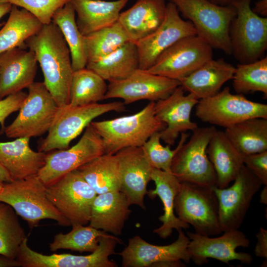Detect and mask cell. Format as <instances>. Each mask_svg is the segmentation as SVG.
<instances>
[{
	"instance_id": "cell-1",
	"label": "cell",
	"mask_w": 267,
	"mask_h": 267,
	"mask_svg": "<svg viewBox=\"0 0 267 267\" xmlns=\"http://www.w3.org/2000/svg\"><path fill=\"white\" fill-rule=\"evenodd\" d=\"M25 44L35 53L44 74V83L58 106L69 104L74 71L70 49L58 27L52 21L43 25Z\"/></svg>"
},
{
	"instance_id": "cell-2",
	"label": "cell",
	"mask_w": 267,
	"mask_h": 267,
	"mask_svg": "<svg viewBox=\"0 0 267 267\" xmlns=\"http://www.w3.org/2000/svg\"><path fill=\"white\" fill-rule=\"evenodd\" d=\"M155 105V102L150 101L133 115L91 122L102 139L105 154H115L124 148L141 147L153 134L164 130L166 124L156 116Z\"/></svg>"
},
{
	"instance_id": "cell-3",
	"label": "cell",
	"mask_w": 267,
	"mask_h": 267,
	"mask_svg": "<svg viewBox=\"0 0 267 267\" xmlns=\"http://www.w3.org/2000/svg\"><path fill=\"white\" fill-rule=\"evenodd\" d=\"M0 201L10 205L30 228L44 219L54 220L63 226L71 225L49 200L46 186L37 175L3 183Z\"/></svg>"
},
{
	"instance_id": "cell-4",
	"label": "cell",
	"mask_w": 267,
	"mask_h": 267,
	"mask_svg": "<svg viewBox=\"0 0 267 267\" xmlns=\"http://www.w3.org/2000/svg\"><path fill=\"white\" fill-rule=\"evenodd\" d=\"M194 26L196 35L213 48L231 55L229 28L236 15L232 5L221 6L208 0H169Z\"/></svg>"
},
{
	"instance_id": "cell-5",
	"label": "cell",
	"mask_w": 267,
	"mask_h": 267,
	"mask_svg": "<svg viewBox=\"0 0 267 267\" xmlns=\"http://www.w3.org/2000/svg\"><path fill=\"white\" fill-rule=\"evenodd\" d=\"M125 109L124 103L119 101L58 107L47 134L41 141L38 151L47 153L67 149L71 141L94 119L109 112H121Z\"/></svg>"
},
{
	"instance_id": "cell-6",
	"label": "cell",
	"mask_w": 267,
	"mask_h": 267,
	"mask_svg": "<svg viewBox=\"0 0 267 267\" xmlns=\"http://www.w3.org/2000/svg\"><path fill=\"white\" fill-rule=\"evenodd\" d=\"M212 187L181 182L175 200L177 217L192 226L196 233L208 236L222 232L218 202Z\"/></svg>"
},
{
	"instance_id": "cell-7",
	"label": "cell",
	"mask_w": 267,
	"mask_h": 267,
	"mask_svg": "<svg viewBox=\"0 0 267 267\" xmlns=\"http://www.w3.org/2000/svg\"><path fill=\"white\" fill-rule=\"evenodd\" d=\"M252 0H236V15L229 28L231 54L240 63L256 61L267 48V18L252 9Z\"/></svg>"
},
{
	"instance_id": "cell-8",
	"label": "cell",
	"mask_w": 267,
	"mask_h": 267,
	"mask_svg": "<svg viewBox=\"0 0 267 267\" xmlns=\"http://www.w3.org/2000/svg\"><path fill=\"white\" fill-rule=\"evenodd\" d=\"M216 130L214 126L198 127L177 151L171 170L180 182L216 186V172L207 153L208 145Z\"/></svg>"
},
{
	"instance_id": "cell-9",
	"label": "cell",
	"mask_w": 267,
	"mask_h": 267,
	"mask_svg": "<svg viewBox=\"0 0 267 267\" xmlns=\"http://www.w3.org/2000/svg\"><path fill=\"white\" fill-rule=\"evenodd\" d=\"M13 121L3 133L8 138H31L47 133L58 106L44 82H34Z\"/></svg>"
},
{
	"instance_id": "cell-10",
	"label": "cell",
	"mask_w": 267,
	"mask_h": 267,
	"mask_svg": "<svg viewBox=\"0 0 267 267\" xmlns=\"http://www.w3.org/2000/svg\"><path fill=\"white\" fill-rule=\"evenodd\" d=\"M195 115L203 122L225 129L247 119H267V105L233 94L225 87L216 94L199 100Z\"/></svg>"
},
{
	"instance_id": "cell-11",
	"label": "cell",
	"mask_w": 267,
	"mask_h": 267,
	"mask_svg": "<svg viewBox=\"0 0 267 267\" xmlns=\"http://www.w3.org/2000/svg\"><path fill=\"white\" fill-rule=\"evenodd\" d=\"M46 192L49 200L71 226L89 223L92 202L97 194L78 170L46 186Z\"/></svg>"
},
{
	"instance_id": "cell-12",
	"label": "cell",
	"mask_w": 267,
	"mask_h": 267,
	"mask_svg": "<svg viewBox=\"0 0 267 267\" xmlns=\"http://www.w3.org/2000/svg\"><path fill=\"white\" fill-rule=\"evenodd\" d=\"M104 154L102 139L90 124L78 142L71 148L46 153L44 164L37 176L47 186Z\"/></svg>"
},
{
	"instance_id": "cell-13",
	"label": "cell",
	"mask_w": 267,
	"mask_h": 267,
	"mask_svg": "<svg viewBox=\"0 0 267 267\" xmlns=\"http://www.w3.org/2000/svg\"><path fill=\"white\" fill-rule=\"evenodd\" d=\"M213 48L197 35L184 37L162 52L146 71L178 80L213 58Z\"/></svg>"
},
{
	"instance_id": "cell-14",
	"label": "cell",
	"mask_w": 267,
	"mask_h": 267,
	"mask_svg": "<svg viewBox=\"0 0 267 267\" xmlns=\"http://www.w3.org/2000/svg\"><path fill=\"white\" fill-rule=\"evenodd\" d=\"M122 243L116 236L108 233L101 237L98 248L89 255H47L32 249L27 237L20 245L16 260L23 267H116L117 264L109 257L115 253L116 245Z\"/></svg>"
},
{
	"instance_id": "cell-15",
	"label": "cell",
	"mask_w": 267,
	"mask_h": 267,
	"mask_svg": "<svg viewBox=\"0 0 267 267\" xmlns=\"http://www.w3.org/2000/svg\"><path fill=\"white\" fill-rule=\"evenodd\" d=\"M177 240L167 245L149 243L139 235L129 239L128 244L119 253L123 267H181L182 261L188 263L189 239L182 229Z\"/></svg>"
},
{
	"instance_id": "cell-16",
	"label": "cell",
	"mask_w": 267,
	"mask_h": 267,
	"mask_svg": "<svg viewBox=\"0 0 267 267\" xmlns=\"http://www.w3.org/2000/svg\"><path fill=\"white\" fill-rule=\"evenodd\" d=\"M229 187L212 188L218 202L222 232L239 229L255 194L263 185L244 165Z\"/></svg>"
},
{
	"instance_id": "cell-17",
	"label": "cell",
	"mask_w": 267,
	"mask_h": 267,
	"mask_svg": "<svg viewBox=\"0 0 267 267\" xmlns=\"http://www.w3.org/2000/svg\"><path fill=\"white\" fill-rule=\"evenodd\" d=\"M221 236L211 237L196 232H187L189 239L187 250L190 258L195 264L203 265L209 258L215 259L229 264L231 261L237 260L250 265L253 261L251 255L238 252V247H248L250 241L246 235L239 229L223 232Z\"/></svg>"
},
{
	"instance_id": "cell-18",
	"label": "cell",
	"mask_w": 267,
	"mask_h": 267,
	"mask_svg": "<svg viewBox=\"0 0 267 267\" xmlns=\"http://www.w3.org/2000/svg\"><path fill=\"white\" fill-rule=\"evenodd\" d=\"M176 5L167 3L166 15L161 25L152 33L135 43L139 57V69L147 70L159 56L180 39L196 35L193 24L183 20Z\"/></svg>"
},
{
	"instance_id": "cell-19",
	"label": "cell",
	"mask_w": 267,
	"mask_h": 267,
	"mask_svg": "<svg viewBox=\"0 0 267 267\" xmlns=\"http://www.w3.org/2000/svg\"><path fill=\"white\" fill-rule=\"evenodd\" d=\"M179 86L178 80L138 69L126 79L109 82L104 99L121 98L125 105L140 100L156 102Z\"/></svg>"
},
{
	"instance_id": "cell-20",
	"label": "cell",
	"mask_w": 267,
	"mask_h": 267,
	"mask_svg": "<svg viewBox=\"0 0 267 267\" xmlns=\"http://www.w3.org/2000/svg\"><path fill=\"white\" fill-rule=\"evenodd\" d=\"M181 86L177 87L168 97L155 102V112L157 117L166 124L159 132L161 140L173 145L182 133L193 131L198 126L191 120L193 108L198 102L193 94H185Z\"/></svg>"
},
{
	"instance_id": "cell-21",
	"label": "cell",
	"mask_w": 267,
	"mask_h": 267,
	"mask_svg": "<svg viewBox=\"0 0 267 267\" xmlns=\"http://www.w3.org/2000/svg\"><path fill=\"white\" fill-rule=\"evenodd\" d=\"M119 165L120 191L130 205L145 209L144 199L147 193V184L151 180L153 168L146 158L141 147L124 148L115 154Z\"/></svg>"
},
{
	"instance_id": "cell-22",
	"label": "cell",
	"mask_w": 267,
	"mask_h": 267,
	"mask_svg": "<svg viewBox=\"0 0 267 267\" xmlns=\"http://www.w3.org/2000/svg\"><path fill=\"white\" fill-rule=\"evenodd\" d=\"M38 61L35 53L21 47L0 54V100L28 88L34 82Z\"/></svg>"
},
{
	"instance_id": "cell-23",
	"label": "cell",
	"mask_w": 267,
	"mask_h": 267,
	"mask_svg": "<svg viewBox=\"0 0 267 267\" xmlns=\"http://www.w3.org/2000/svg\"><path fill=\"white\" fill-rule=\"evenodd\" d=\"M130 206L121 191L97 194L92 202L89 225L116 236L120 235L131 213Z\"/></svg>"
},
{
	"instance_id": "cell-24",
	"label": "cell",
	"mask_w": 267,
	"mask_h": 267,
	"mask_svg": "<svg viewBox=\"0 0 267 267\" xmlns=\"http://www.w3.org/2000/svg\"><path fill=\"white\" fill-rule=\"evenodd\" d=\"M166 6L165 0H137L131 8L120 13L118 21L130 41L136 43L161 25Z\"/></svg>"
},
{
	"instance_id": "cell-25",
	"label": "cell",
	"mask_w": 267,
	"mask_h": 267,
	"mask_svg": "<svg viewBox=\"0 0 267 267\" xmlns=\"http://www.w3.org/2000/svg\"><path fill=\"white\" fill-rule=\"evenodd\" d=\"M151 180L154 182L155 188L147 191L151 198L158 196L163 205L164 213L159 217L162 223L153 232L160 238L166 239L170 236L173 229H186L189 225L181 221L175 214V200L179 190L181 182L172 173L153 168Z\"/></svg>"
},
{
	"instance_id": "cell-26",
	"label": "cell",
	"mask_w": 267,
	"mask_h": 267,
	"mask_svg": "<svg viewBox=\"0 0 267 267\" xmlns=\"http://www.w3.org/2000/svg\"><path fill=\"white\" fill-rule=\"evenodd\" d=\"M235 70V67L223 58H212L178 81L185 91L200 100L218 93L226 82L232 80Z\"/></svg>"
},
{
	"instance_id": "cell-27",
	"label": "cell",
	"mask_w": 267,
	"mask_h": 267,
	"mask_svg": "<svg viewBox=\"0 0 267 267\" xmlns=\"http://www.w3.org/2000/svg\"><path fill=\"white\" fill-rule=\"evenodd\" d=\"M30 139L20 137L0 141V163L12 180L37 175L44 164L46 153L33 150Z\"/></svg>"
},
{
	"instance_id": "cell-28",
	"label": "cell",
	"mask_w": 267,
	"mask_h": 267,
	"mask_svg": "<svg viewBox=\"0 0 267 267\" xmlns=\"http://www.w3.org/2000/svg\"><path fill=\"white\" fill-rule=\"evenodd\" d=\"M207 153L216 172V186L220 188L228 186L244 165V156L224 131L216 130L208 145Z\"/></svg>"
},
{
	"instance_id": "cell-29",
	"label": "cell",
	"mask_w": 267,
	"mask_h": 267,
	"mask_svg": "<svg viewBox=\"0 0 267 267\" xmlns=\"http://www.w3.org/2000/svg\"><path fill=\"white\" fill-rule=\"evenodd\" d=\"M129 0H70L77 17L78 28L86 36L109 26L118 20Z\"/></svg>"
},
{
	"instance_id": "cell-30",
	"label": "cell",
	"mask_w": 267,
	"mask_h": 267,
	"mask_svg": "<svg viewBox=\"0 0 267 267\" xmlns=\"http://www.w3.org/2000/svg\"><path fill=\"white\" fill-rule=\"evenodd\" d=\"M86 68L109 82L126 79L139 69L136 44L129 41L101 59L88 63Z\"/></svg>"
},
{
	"instance_id": "cell-31",
	"label": "cell",
	"mask_w": 267,
	"mask_h": 267,
	"mask_svg": "<svg viewBox=\"0 0 267 267\" xmlns=\"http://www.w3.org/2000/svg\"><path fill=\"white\" fill-rule=\"evenodd\" d=\"M77 170L97 194L120 191V172L115 154H104Z\"/></svg>"
},
{
	"instance_id": "cell-32",
	"label": "cell",
	"mask_w": 267,
	"mask_h": 267,
	"mask_svg": "<svg viewBox=\"0 0 267 267\" xmlns=\"http://www.w3.org/2000/svg\"><path fill=\"white\" fill-rule=\"evenodd\" d=\"M224 132L243 156L267 151V119H247L225 128Z\"/></svg>"
},
{
	"instance_id": "cell-33",
	"label": "cell",
	"mask_w": 267,
	"mask_h": 267,
	"mask_svg": "<svg viewBox=\"0 0 267 267\" xmlns=\"http://www.w3.org/2000/svg\"><path fill=\"white\" fill-rule=\"evenodd\" d=\"M42 26L30 12L12 5L8 18L0 30V54L21 47L26 40L37 33Z\"/></svg>"
},
{
	"instance_id": "cell-34",
	"label": "cell",
	"mask_w": 267,
	"mask_h": 267,
	"mask_svg": "<svg viewBox=\"0 0 267 267\" xmlns=\"http://www.w3.org/2000/svg\"><path fill=\"white\" fill-rule=\"evenodd\" d=\"M75 14L70 1L57 10L52 18V21L61 31L69 47L74 71L86 68L88 63L85 37L78 28Z\"/></svg>"
},
{
	"instance_id": "cell-35",
	"label": "cell",
	"mask_w": 267,
	"mask_h": 267,
	"mask_svg": "<svg viewBox=\"0 0 267 267\" xmlns=\"http://www.w3.org/2000/svg\"><path fill=\"white\" fill-rule=\"evenodd\" d=\"M108 85L102 77L93 71L84 68L74 71L70 89V103L81 106L98 103L105 99Z\"/></svg>"
},
{
	"instance_id": "cell-36",
	"label": "cell",
	"mask_w": 267,
	"mask_h": 267,
	"mask_svg": "<svg viewBox=\"0 0 267 267\" xmlns=\"http://www.w3.org/2000/svg\"><path fill=\"white\" fill-rule=\"evenodd\" d=\"M84 37L88 63L101 59L130 41L118 21Z\"/></svg>"
},
{
	"instance_id": "cell-37",
	"label": "cell",
	"mask_w": 267,
	"mask_h": 267,
	"mask_svg": "<svg viewBox=\"0 0 267 267\" xmlns=\"http://www.w3.org/2000/svg\"><path fill=\"white\" fill-rule=\"evenodd\" d=\"M72 226L69 232H60L54 236L49 244L50 251L64 249L91 253L98 248L101 237L108 234L89 225L74 224Z\"/></svg>"
},
{
	"instance_id": "cell-38",
	"label": "cell",
	"mask_w": 267,
	"mask_h": 267,
	"mask_svg": "<svg viewBox=\"0 0 267 267\" xmlns=\"http://www.w3.org/2000/svg\"><path fill=\"white\" fill-rule=\"evenodd\" d=\"M232 87L237 94L255 92L267 97V57L248 63H240L235 67L232 79Z\"/></svg>"
},
{
	"instance_id": "cell-39",
	"label": "cell",
	"mask_w": 267,
	"mask_h": 267,
	"mask_svg": "<svg viewBox=\"0 0 267 267\" xmlns=\"http://www.w3.org/2000/svg\"><path fill=\"white\" fill-rule=\"evenodd\" d=\"M27 237L15 211L0 201V255L16 260L20 245Z\"/></svg>"
},
{
	"instance_id": "cell-40",
	"label": "cell",
	"mask_w": 267,
	"mask_h": 267,
	"mask_svg": "<svg viewBox=\"0 0 267 267\" xmlns=\"http://www.w3.org/2000/svg\"><path fill=\"white\" fill-rule=\"evenodd\" d=\"M180 139L175 149L171 146H163L161 143L159 132L153 134L141 146L143 153L151 166L154 169L171 172L173 158L180 146L187 140L189 135L185 132L180 134Z\"/></svg>"
},
{
	"instance_id": "cell-41",
	"label": "cell",
	"mask_w": 267,
	"mask_h": 267,
	"mask_svg": "<svg viewBox=\"0 0 267 267\" xmlns=\"http://www.w3.org/2000/svg\"><path fill=\"white\" fill-rule=\"evenodd\" d=\"M12 5L24 8L35 16L43 25L52 22L55 12L70 0H7Z\"/></svg>"
},
{
	"instance_id": "cell-42",
	"label": "cell",
	"mask_w": 267,
	"mask_h": 267,
	"mask_svg": "<svg viewBox=\"0 0 267 267\" xmlns=\"http://www.w3.org/2000/svg\"><path fill=\"white\" fill-rule=\"evenodd\" d=\"M244 166L264 185H267V151L243 157Z\"/></svg>"
},
{
	"instance_id": "cell-43",
	"label": "cell",
	"mask_w": 267,
	"mask_h": 267,
	"mask_svg": "<svg viewBox=\"0 0 267 267\" xmlns=\"http://www.w3.org/2000/svg\"><path fill=\"white\" fill-rule=\"evenodd\" d=\"M27 93L20 91L0 100V125L1 133L5 128L6 118L12 113L18 111L24 101Z\"/></svg>"
},
{
	"instance_id": "cell-44",
	"label": "cell",
	"mask_w": 267,
	"mask_h": 267,
	"mask_svg": "<svg viewBox=\"0 0 267 267\" xmlns=\"http://www.w3.org/2000/svg\"><path fill=\"white\" fill-rule=\"evenodd\" d=\"M257 244L254 249L255 255L260 258H267V230L260 228L256 235Z\"/></svg>"
},
{
	"instance_id": "cell-45",
	"label": "cell",
	"mask_w": 267,
	"mask_h": 267,
	"mask_svg": "<svg viewBox=\"0 0 267 267\" xmlns=\"http://www.w3.org/2000/svg\"><path fill=\"white\" fill-rule=\"evenodd\" d=\"M252 10L258 15L267 17V0H259L257 1Z\"/></svg>"
},
{
	"instance_id": "cell-46",
	"label": "cell",
	"mask_w": 267,
	"mask_h": 267,
	"mask_svg": "<svg viewBox=\"0 0 267 267\" xmlns=\"http://www.w3.org/2000/svg\"><path fill=\"white\" fill-rule=\"evenodd\" d=\"M21 264L17 260H12L0 255V267H19Z\"/></svg>"
},
{
	"instance_id": "cell-47",
	"label": "cell",
	"mask_w": 267,
	"mask_h": 267,
	"mask_svg": "<svg viewBox=\"0 0 267 267\" xmlns=\"http://www.w3.org/2000/svg\"><path fill=\"white\" fill-rule=\"evenodd\" d=\"M12 5L8 2L0 3V19L5 14L9 13ZM4 23H0V27L3 26Z\"/></svg>"
},
{
	"instance_id": "cell-48",
	"label": "cell",
	"mask_w": 267,
	"mask_h": 267,
	"mask_svg": "<svg viewBox=\"0 0 267 267\" xmlns=\"http://www.w3.org/2000/svg\"><path fill=\"white\" fill-rule=\"evenodd\" d=\"M9 174L0 163V183H6L12 181Z\"/></svg>"
},
{
	"instance_id": "cell-49",
	"label": "cell",
	"mask_w": 267,
	"mask_h": 267,
	"mask_svg": "<svg viewBox=\"0 0 267 267\" xmlns=\"http://www.w3.org/2000/svg\"><path fill=\"white\" fill-rule=\"evenodd\" d=\"M217 5L221 6H226L231 5V4L236 0H208Z\"/></svg>"
},
{
	"instance_id": "cell-50",
	"label": "cell",
	"mask_w": 267,
	"mask_h": 267,
	"mask_svg": "<svg viewBox=\"0 0 267 267\" xmlns=\"http://www.w3.org/2000/svg\"><path fill=\"white\" fill-rule=\"evenodd\" d=\"M260 202L264 204H267V185H265V187L261 191Z\"/></svg>"
},
{
	"instance_id": "cell-51",
	"label": "cell",
	"mask_w": 267,
	"mask_h": 267,
	"mask_svg": "<svg viewBox=\"0 0 267 267\" xmlns=\"http://www.w3.org/2000/svg\"><path fill=\"white\" fill-rule=\"evenodd\" d=\"M8 2L7 0H0V3Z\"/></svg>"
},
{
	"instance_id": "cell-52",
	"label": "cell",
	"mask_w": 267,
	"mask_h": 267,
	"mask_svg": "<svg viewBox=\"0 0 267 267\" xmlns=\"http://www.w3.org/2000/svg\"><path fill=\"white\" fill-rule=\"evenodd\" d=\"M3 185V183H0V192L1 191V189Z\"/></svg>"
}]
</instances>
